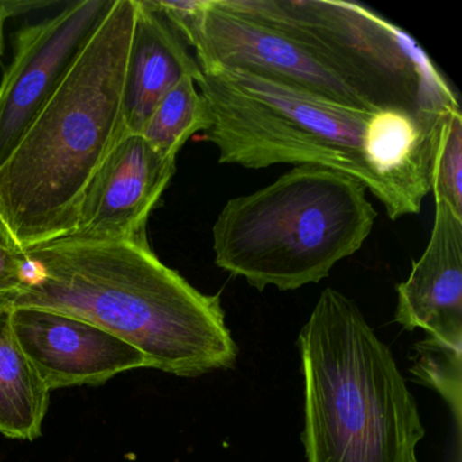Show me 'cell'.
Masks as SVG:
<instances>
[{
  "mask_svg": "<svg viewBox=\"0 0 462 462\" xmlns=\"http://www.w3.org/2000/svg\"><path fill=\"white\" fill-rule=\"evenodd\" d=\"M25 281L0 304L82 319L144 354L150 367L178 377L231 369L239 347L220 294L197 291L156 256L148 239L72 237L23 251Z\"/></svg>",
  "mask_w": 462,
  "mask_h": 462,
  "instance_id": "obj_1",
  "label": "cell"
},
{
  "mask_svg": "<svg viewBox=\"0 0 462 462\" xmlns=\"http://www.w3.org/2000/svg\"><path fill=\"white\" fill-rule=\"evenodd\" d=\"M137 0H115L47 106L0 164V239L28 251L69 236L96 175L128 134Z\"/></svg>",
  "mask_w": 462,
  "mask_h": 462,
  "instance_id": "obj_2",
  "label": "cell"
},
{
  "mask_svg": "<svg viewBox=\"0 0 462 462\" xmlns=\"http://www.w3.org/2000/svg\"><path fill=\"white\" fill-rule=\"evenodd\" d=\"M299 347L307 462H418L426 430L415 397L353 300L326 289Z\"/></svg>",
  "mask_w": 462,
  "mask_h": 462,
  "instance_id": "obj_3",
  "label": "cell"
},
{
  "mask_svg": "<svg viewBox=\"0 0 462 462\" xmlns=\"http://www.w3.org/2000/svg\"><path fill=\"white\" fill-rule=\"evenodd\" d=\"M366 191L350 175L296 166L224 205L212 229L215 264L259 291L320 282L372 234L377 212Z\"/></svg>",
  "mask_w": 462,
  "mask_h": 462,
  "instance_id": "obj_4",
  "label": "cell"
},
{
  "mask_svg": "<svg viewBox=\"0 0 462 462\" xmlns=\"http://www.w3.org/2000/svg\"><path fill=\"white\" fill-rule=\"evenodd\" d=\"M196 85L212 116L205 140L217 148L220 163L253 170L326 167L356 178L388 212V191L364 155L365 126L373 112L339 106L239 69H201Z\"/></svg>",
  "mask_w": 462,
  "mask_h": 462,
  "instance_id": "obj_5",
  "label": "cell"
},
{
  "mask_svg": "<svg viewBox=\"0 0 462 462\" xmlns=\"http://www.w3.org/2000/svg\"><path fill=\"white\" fill-rule=\"evenodd\" d=\"M232 12L285 34L374 109L432 121L459 105L439 69L402 29L361 5L337 0H223Z\"/></svg>",
  "mask_w": 462,
  "mask_h": 462,
  "instance_id": "obj_6",
  "label": "cell"
},
{
  "mask_svg": "<svg viewBox=\"0 0 462 462\" xmlns=\"http://www.w3.org/2000/svg\"><path fill=\"white\" fill-rule=\"evenodd\" d=\"M186 45L201 69H239L339 106L377 110L301 45L232 12L223 0H205Z\"/></svg>",
  "mask_w": 462,
  "mask_h": 462,
  "instance_id": "obj_7",
  "label": "cell"
},
{
  "mask_svg": "<svg viewBox=\"0 0 462 462\" xmlns=\"http://www.w3.org/2000/svg\"><path fill=\"white\" fill-rule=\"evenodd\" d=\"M115 0H79L55 17L26 25L0 82V164L55 96Z\"/></svg>",
  "mask_w": 462,
  "mask_h": 462,
  "instance_id": "obj_8",
  "label": "cell"
},
{
  "mask_svg": "<svg viewBox=\"0 0 462 462\" xmlns=\"http://www.w3.org/2000/svg\"><path fill=\"white\" fill-rule=\"evenodd\" d=\"M12 326L23 353L51 392L102 385L121 373L150 367L142 351L74 316L17 307L12 308Z\"/></svg>",
  "mask_w": 462,
  "mask_h": 462,
  "instance_id": "obj_9",
  "label": "cell"
},
{
  "mask_svg": "<svg viewBox=\"0 0 462 462\" xmlns=\"http://www.w3.org/2000/svg\"><path fill=\"white\" fill-rule=\"evenodd\" d=\"M175 162L159 153L142 134H124L86 191L77 226L67 237L94 242L148 239V218L174 177Z\"/></svg>",
  "mask_w": 462,
  "mask_h": 462,
  "instance_id": "obj_10",
  "label": "cell"
},
{
  "mask_svg": "<svg viewBox=\"0 0 462 462\" xmlns=\"http://www.w3.org/2000/svg\"><path fill=\"white\" fill-rule=\"evenodd\" d=\"M396 291V323L462 353V217L443 202H435L429 245Z\"/></svg>",
  "mask_w": 462,
  "mask_h": 462,
  "instance_id": "obj_11",
  "label": "cell"
},
{
  "mask_svg": "<svg viewBox=\"0 0 462 462\" xmlns=\"http://www.w3.org/2000/svg\"><path fill=\"white\" fill-rule=\"evenodd\" d=\"M199 77L196 58L152 0H137L124 96L126 132L142 134L156 105L177 83Z\"/></svg>",
  "mask_w": 462,
  "mask_h": 462,
  "instance_id": "obj_12",
  "label": "cell"
},
{
  "mask_svg": "<svg viewBox=\"0 0 462 462\" xmlns=\"http://www.w3.org/2000/svg\"><path fill=\"white\" fill-rule=\"evenodd\" d=\"M435 121V120H434ZM432 123L399 109H378L367 118L364 155L388 191V217L420 212L430 193L429 145Z\"/></svg>",
  "mask_w": 462,
  "mask_h": 462,
  "instance_id": "obj_13",
  "label": "cell"
},
{
  "mask_svg": "<svg viewBox=\"0 0 462 462\" xmlns=\"http://www.w3.org/2000/svg\"><path fill=\"white\" fill-rule=\"evenodd\" d=\"M50 402V389L15 337L12 308L0 304V434L23 440L42 437Z\"/></svg>",
  "mask_w": 462,
  "mask_h": 462,
  "instance_id": "obj_14",
  "label": "cell"
},
{
  "mask_svg": "<svg viewBox=\"0 0 462 462\" xmlns=\"http://www.w3.org/2000/svg\"><path fill=\"white\" fill-rule=\"evenodd\" d=\"M212 126L209 105L193 78H183L156 105L142 136L166 158L175 159L183 145L199 132Z\"/></svg>",
  "mask_w": 462,
  "mask_h": 462,
  "instance_id": "obj_15",
  "label": "cell"
},
{
  "mask_svg": "<svg viewBox=\"0 0 462 462\" xmlns=\"http://www.w3.org/2000/svg\"><path fill=\"white\" fill-rule=\"evenodd\" d=\"M430 190L435 202L448 205L462 217V112L448 107L435 118L430 131Z\"/></svg>",
  "mask_w": 462,
  "mask_h": 462,
  "instance_id": "obj_16",
  "label": "cell"
},
{
  "mask_svg": "<svg viewBox=\"0 0 462 462\" xmlns=\"http://www.w3.org/2000/svg\"><path fill=\"white\" fill-rule=\"evenodd\" d=\"M412 374L424 385L435 389L453 412L457 427H461L462 353L451 350L434 340L416 345Z\"/></svg>",
  "mask_w": 462,
  "mask_h": 462,
  "instance_id": "obj_17",
  "label": "cell"
},
{
  "mask_svg": "<svg viewBox=\"0 0 462 462\" xmlns=\"http://www.w3.org/2000/svg\"><path fill=\"white\" fill-rule=\"evenodd\" d=\"M26 262L23 251L0 239V302L9 299L23 288Z\"/></svg>",
  "mask_w": 462,
  "mask_h": 462,
  "instance_id": "obj_18",
  "label": "cell"
},
{
  "mask_svg": "<svg viewBox=\"0 0 462 462\" xmlns=\"http://www.w3.org/2000/svg\"><path fill=\"white\" fill-rule=\"evenodd\" d=\"M51 0H0V58L5 55V23L9 18L52 6Z\"/></svg>",
  "mask_w": 462,
  "mask_h": 462,
  "instance_id": "obj_19",
  "label": "cell"
}]
</instances>
